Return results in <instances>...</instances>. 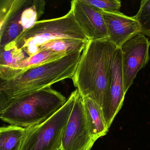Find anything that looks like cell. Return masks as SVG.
I'll use <instances>...</instances> for the list:
<instances>
[{"mask_svg": "<svg viewBox=\"0 0 150 150\" xmlns=\"http://www.w3.org/2000/svg\"><path fill=\"white\" fill-rule=\"evenodd\" d=\"M45 6L42 0H1L0 47L13 42L38 21Z\"/></svg>", "mask_w": 150, "mask_h": 150, "instance_id": "cell-5", "label": "cell"}, {"mask_svg": "<svg viewBox=\"0 0 150 150\" xmlns=\"http://www.w3.org/2000/svg\"><path fill=\"white\" fill-rule=\"evenodd\" d=\"M77 89L53 115L29 129L21 150H60L63 135L73 108Z\"/></svg>", "mask_w": 150, "mask_h": 150, "instance_id": "cell-6", "label": "cell"}, {"mask_svg": "<svg viewBox=\"0 0 150 150\" xmlns=\"http://www.w3.org/2000/svg\"><path fill=\"white\" fill-rule=\"evenodd\" d=\"M108 39L117 47L122 45L137 34H141V28L135 16H128L121 12L107 13L102 11Z\"/></svg>", "mask_w": 150, "mask_h": 150, "instance_id": "cell-11", "label": "cell"}, {"mask_svg": "<svg viewBox=\"0 0 150 150\" xmlns=\"http://www.w3.org/2000/svg\"><path fill=\"white\" fill-rule=\"evenodd\" d=\"M83 98L88 125L92 137L96 141L105 136L109 128L106 123L101 107L90 98Z\"/></svg>", "mask_w": 150, "mask_h": 150, "instance_id": "cell-12", "label": "cell"}, {"mask_svg": "<svg viewBox=\"0 0 150 150\" xmlns=\"http://www.w3.org/2000/svg\"><path fill=\"white\" fill-rule=\"evenodd\" d=\"M135 17L141 28V33L150 37V0H143Z\"/></svg>", "mask_w": 150, "mask_h": 150, "instance_id": "cell-16", "label": "cell"}, {"mask_svg": "<svg viewBox=\"0 0 150 150\" xmlns=\"http://www.w3.org/2000/svg\"><path fill=\"white\" fill-rule=\"evenodd\" d=\"M67 100L61 93L49 87L14 100L0 112V118L10 125L31 128L53 115Z\"/></svg>", "mask_w": 150, "mask_h": 150, "instance_id": "cell-3", "label": "cell"}, {"mask_svg": "<svg viewBox=\"0 0 150 150\" xmlns=\"http://www.w3.org/2000/svg\"><path fill=\"white\" fill-rule=\"evenodd\" d=\"M82 52H70L54 61L24 70L12 79L0 81V112L17 98L66 79H72Z\"/></svg>", "mask_w": 150, "mask_h": 150, "instance_id": "cell-1", "label": "cell"}, {"mask_svg": "<svg viewBox=\"0 0 150 150\" xmlns=\"http://www.w3.org/2000/svg\"><path fill=\"white\" fill-rule=\"evenodd\" d=\"M24 52L18 49L13 42L1 47L0 67H13L26 59Z\"/></svg>", "mask_w": 150, "mask_h": 150, "instance_id": "cell-15", "label": "cell"}, {"mask_svg": "<svg viewBox=\"0 0 150 150\" xmlns=\"http://www.w3.org/2000/svg\"><path fill=\"white\" fill-rule=\"evenodd\" d=\"M29 128L13 125L1 127L0 128V150H21Z\"/></svg>", "mask_w": 150, "mask_h": 150, "instance_id": "cell-13", "label": "cell"}, {"mask_svg": "<svg viewBox=\"0 0 150 150\" xmlns=\"http://www.w3.org/2000/svg\"><path fill=\"white\" fill-rule=\"evenodd\" d=\"M117 48L108 39L89 40L72 79L83 98L92 99L101 108L108 88L111 59Z\"/></svg>", "mask_w": 150, "mask_h": 150, "instance_id": "cell-2", "label": "cell"}, {"mask_svg": "<svg viewBox=\"0 0 150 150\" xmlns=\"http://www.w3.org/2000/svg\"><path fill=\"white\" fill-rule=\"evenodd\" d=\"M89 4L107 13H118L121 7L119 0H86Z\"/></svg>", "mask_w": 150, "mask_h": 150, "instance_id": "cell-17", "label": "cell"}, {"mask_svg": "<svg viewBox=\"0 0 150 150\" xmlns=\"http://www.w3.org/2000/svg\"><path fill=\"white\" fill-rule=\"evenodd\" d=\"M88 42L70 38L55 39L48 41L38 46L37 53L45 50L67 53L74 52L83 51Z\"/></svg>", "mask_w": 150, "mask_h": 150, "instance_id": "cell-14", "label": "cell"}, {"mask_svg": "<svg viewBox=\"0 0 150 150\" xmlns=\"http://www.w3.org/2000/svg\"><path fill=\"white\" fill-rule=\"evenodd\" d=\"M71 10L74 19L89 40L108 39L102 10L86 0H74Z\"/></svg>", "mask_w": 150, "mask_h": 150, "instance_id": "cell-10", "label": "cell"}, {"mask_svg": "<svg viewBox=\"0 0 150 150\" xmlns=\"http://www.w3.org/2000/svg\"></svg>", "mask_w": 150, "mask_h": 150, "instance_id": "cell-18", "label": "cell"}, {"mask_svg": "<svg viewBox=\"0 0 150 150\" xmlns=\"http://www.w3.org/2000/svg\"><path fill=\"white\" fill-rule=\"evenodd\" d=\"M63 38L89 40L76 22L71 9L62 17L36 22L13 42L18 49L30 57L37 53L39 45L48 41Z\"/></svg>", "mask_w": 150, "mask_h": 150, "instance_id": "cell-4", "label": "cell"}, {"mask_svg": "<svg viewBox=\"0 0 150 150\" xmlns=\"http://www.w3.org/2000/svg\"><path fill=\"white\" fill-rule=\"evenodd\" d=\"M125 94L122 51L117 48L111 59L108 88L101 108L109 128L122 107Z\"/></svg>", "mask_w": 150, "mask_h": 150, "instance_id": "cell-9", "label": "cell"}, {"mask_svg": "<svg viewBox=\"0 0 150 150\" xmlns=\"http://www.w3.org/2000/svg\"><path fill=\"white\" fill-rule=\"evenodd\" d=\"M95 142L88 125L83 97L77 89L75 102L63 135L60 150H91Z\"/></svg>", "mask_w": 150, "mask_h": 150, "instance_id": "cell-7", "label": "cell"}, {"mask_svg": "<svg viewBox=\"0 0 150 150\" xmlns=\"http://www.w3.org/2000/svg\"><path fill=\"white\" fill-rule=\"evenodd\" d=\"M150 45L146 37L138 34L127 40L120 48L125 93L133 84L138 72L149 62Z\"/></svg>", "mask_w": 150, "mask_h": 150, "instance_id": "cell-8", "label": "cell"}]
</instances>
